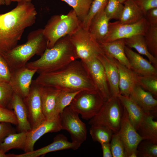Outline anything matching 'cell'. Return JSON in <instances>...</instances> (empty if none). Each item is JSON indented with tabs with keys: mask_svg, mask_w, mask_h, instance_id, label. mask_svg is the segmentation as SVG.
<instances>
[{
	"mask_svg": "<svg viewBox=\"0 0 157 157\" xmlns=\"http://www.w3.org/2000/svg\"><path fill=\"white\" fill-rule=\"evenodd\" d=\"M37 13L31 2L21 1L9 11L0 14V56L14 48L25 29L34 24Z\"/></svg>",
	"mask_w": 157,
	"mask_h": 157,
	"instance_id": "6da1fadb",
	"label": "cell"
},
{
	"mask_svg": "<svg viewBox=\"0 0 157 157\" xmlns=\"http://www.w3.org/2000/svg\"><path fill=\"white\" fill-rule=\"evenodd\" d=\"M34 81L61 90L97 92L85 63L78 59L57 70L39 74Z\"/></svg>",
	"mask_w": 157,
	"mask_h": 157,
	"instance_id": "7a4b0ae2",
	"label": "cell"
},
{
	"mask_svg": "<svg viewBox=\"0 0 157 157\" xmlns=\"http://www.w3.org/2000/svg\"><path fill=\"white\" fill-rule=\"evenodd\" d=\"M77 59L69 35H67L59 40L52 47L47 48L40 58L28 62L26 66L36 70L39 74L57 70Z\"/></svg>",
	"mask_w": 157,
	"mask_h": 157,
	"instance_id": "3957f363",
	"label": "cell"
},
{
	"mask_svg": "<svg viewBox=\"0 0 157 157\" xmlns=\"http://www.w3.org/2000/svg\"><path fill=\"white\" fill-rule=\"evenodd\" d=\"M47 48V42L43 29L39 28L31 32L25 43L17 45L3 57L12 72L25 66L35 55L41 56Z\"/></svg>",
	"mask_w": 157,
	"mask_h": 157,
	"instance_id": "277c9868",
	"label": "cell"
},
{
	"mask_svg": "<svg viewBox=\"0 0 157 157\" xmlns=\"http://www.w3.org/2000/svg\"><path fill=\"white\" fill-rule=\"evenodd\" d=\"M81 23L73 10L66 15L51 17L43 29L47 48L52 47L60 39L75 32L81 26Z\"/></svg>",
	"mask_w": 157,
	"mask_h": 157,
	"instance_id": "5b68a950",
	"label": "cell"
},
{
	"mask_svg": "<svg viewBox=\"0 0 157 157\" xmlns=\"http://www.w3.org/2000/svg\"><path fill=\"white\" fill-rule=\"evenodd\" d=\"M123 106L117 97L111 96L104 102L97 114L89 120L91 125L104 126L113 133L119 131Z\"/></svg>",
	"mask_w": 157,
	"mask_h": 157,
	"instance_id": "8992f818",
	"label": "cell"
},
{
	"mask_svg": "<svg viewBox=\"0 0 157 157\" xmlns=\"http://www.w3.org/2000/svg\"><path fill=\"white\" fill-rule=\"evenodd\" d=\"M69 37L78 59L84 63L104 54L99 42L81 26Z\"/></svg>",
	"mask_w": 157,
	"mask_h": 157,
	"instance_id": "52a82bcc",
	"label": "cell"
},
{
	"mask_svg": "<svg viewBox=\"0 0 157 157\" xmlns=\"http://www.w3.org/2000/svg\"><path fill=\"white\" fill-rule=\"evenodd\" d=\"M104 102L97 92L81 91L75 96L69 106L80 114L83 119L88 120L97 114Z\"/></svg>",
	"mask_w": 157,
	"mask_h": 157,
	"instance_id": "ba28073f",
	"label": "cell"
},
{
	"mask_svg": "<svg viewBox=\"0 0 157 157\" xmlns=\"http://www.w3.org/2000/svg\"><path fill=\"white\" fill-rule=\"evenodd\" d=\"M78 115L69 106L59 114V117L62 130L68 132L72 142L81 145L86 140L87 129Z\"/></svg>",
	"mask_w": 157,
	"mask_h": 157,
	"instance_id": "9c48e42d",
	"label": "cell"
},
{
	"mask_svg": "<svg viewBox=\"0 0 157 157\" xmlns=\"http://www.w3.org/2000/svg\"><path fill=\"white\" fill-rule=\"evenodd\" d=\"M148 25L144 17L132 24H122L119 21L109 22L108 34L103 42H109L120 39H126L137 35H144Z\"/></svg>",
	"mask_w": 157,
	"mask_h": 157,
	"instance_id": "30bf717a",
	"label": "cell"
},
{
	"mask_svg": "<svg viewBox=\"0 0 157 157\" xmlns=\"http://www.w3.org/2000/svg\"><path fill=\"white\" fill-rule=\"evenodd\" d=\"M118 132L124 143L127 157H137V147L143 139L131 124L126 110L124 106L120 128Z\"/></svg>",
	"mask_w": 157,
	"mask_h": 157,
	"instance_id": "8fae6325",
	"label": "cell"
},
{
	"mask_svg": "<svg viewBox=\"0 0 157 157\" xmlns=\"http://www.w3.org/2000/svg\"><path fill=\"white\" fill-rule=\"evenodd\" d=\"M26 106L31 129L37 127L45 120L39 86L33 80L28 95L23 99Z\"/></svg>",
	"mask_w": 157,
	"mask_h": 157,
	"instance_id": "7c38bea8",
	"label": "cell"
},
{
	"mask_svg": "<svg viewBox=\"0 0 157 157\" xmlns=\"http://www.w3.org/2000/svg\"><path fill=\"white\" fill-rule=\"evenodd\" d=\"M84 63L97 92L104 101H106L110 98L111 95L103 65L97 58Z\"/></svg>",
	"mask_w": 157,
	"mask_h": 157,
	"instance_id": "4fadbf2b",
	"label": "cell"
},
{
	"mask_svg": "<svg viewBox=\"0 0 157 157\" xmlns=\"http://www.w3.org/2000/svg\"><path fill=\"white\" fill-rule=\"evenodd\" d=\"M35 69H30L26 66L11 72L9 83L14 93L23 99L28 94L32 78L36 73Z\"/></svg>",
	"mask_w": 157,
	"mask_h": 157,
	"instance_id": "5bb4252c",
	"label": "cell"
},
{
	"mask_svg": "<svg viewBox=\"0 0 157 157\" xmlns=\"http://www.w3.org/2000/svg\"><path fill=\"white\" fill-rule=\"evenodd\" d=\"M62 130L59 115L57 117L45 120L35 129L27 131L24 153L34 150L36 142L42 135L49 133L56 132Z\"/></svg>",
	"mask_w": 157,
	"mask_h": 157,
	"instance_id": "9a60e30c",
	"label": "cell"
},
{
	"mask_svg": "<svg viewBox=\"0 0 157 157\" xmlns=\"http://www.w3.org/2000/svg\"><path fill=\"white\" fill-rule=\"evenodd\" d=\"M81 145L73 142L68 141L67 137L62 134L57 135L50 144L33 151L20 154H10V157H38L51 152L61 150L72 149L76 150Z\"/></svg>",
	"mask_w": 157,
	"mask_h": 157,
	"instance_id": "2e32d148",
	"label": "cell"
},
{
	"mask_svg": "<svg viewBox=\"0 0 157 157\" xmlns=\"http://www.w3.org/2000/svg\"><path fill=\"white\" fill-rule=\"evenodd\" d=\"M124 51L131 69L138 75H157V69L149 61L126 45Z\"/></svg>",
	"mask_w": 157,
	"mask_h": 157,
	"instance_id": "e0dca14e",
	"label": "cell"
},
{
	"mask_svg": "<svg viewBox=\"0 0 157 157\" xmlns=\"http://www.w3.org/2000/svg\"><path fill=\"white\" fill-rule=\"evenodd\" d=\"M104 68L111 96L117 97L120 94L119 88V73L114 58L104 54L97 58Z\"/></svg>",
	"mask_w": 157,
	"mask_h": 157,
	"instance_id": "ac0fdd59",
	"label": "cell"
},
{
	"mask_svg": "<svg viewBox=\"0 0 157 157\" xmlns=\"http://www.w3.org/2000/svg\"><path fill=\"white\" fill-rule=\"evenodd\" d=\"M7 108L13 110L16 117L19 132H27L31 129L27 110L23 99L14 93Z\"/></svg>",
	"mask_w": 157,
	"mask_h": 157,
	"instance_id": "d6986e66",
	"label": "cell"
},
{
	"mask_svg": "<svg viewBox=\"0 0 157 157\" xmlns=\"http://www.w3.org/2000/svg\"><path fill=\"white\" fill-rule=\"evenodd\" d=\"M129 97L146 113L154 115L157 111V100L150 92L136 84Z\"/></svg>",
	"mask_w": 157,
	"mask_h": 157,
	"instance_id": "ffe728a7",
	"label": "cell"
},
{
	"mask_svg": "<svg viewBox=\"0 0 157 157\" xmlns=\"http://www.w3.org/2000/svg\"><path fill=\"white\" fill-rule=\"evenodd\" d=\"M42 106L46 119L58 117L56 113V100L60 90L55 88L38 85Z\"/></svg>",
	"mask_w": 157,
	"mask_h": 157,
	"instance_id": "44dd1931",
	"label": "cell"
},
{
	"mask_svg": "<svg viewBox=\"0 0 157 157\" xmlns=\"http://www.w3.org/2000/svg\"><path fill=\"white\" fill-rule=\"evenodd\" d=\"M98 42L105 55L117 60L131 69L124 51L125 39H119L109 42Z\"/></svg>",
	"mask_w": 157,
	"mask_h": 157,
	"instance_id": "7402d4cb",
	"label": "cell"
},
{
	"mask_svg": "<svg viewBox=\"0 0 157 157\" xmlns=\"http://www.w3.org/2000/svg\"><path fill=\"white\" fill-rule=\"evenodd\" d=\"M119 73V88L120 94L127 97L129 96L134 86L137 84L138 75L132 70L114 58Z\"/></svg>",
	"mask_w": 157,
	"mask_h": 157,
	"instance_id": "603a6c76",
	"label": "cell"
},
{
	"mask_svg": "<svg viewBox=\"0 0 157 157\" xmlns=\"http://www.w3.org/2000/svg\"><path fill=\"white\" fill-rule=\"evenodd\" d=\"M110 20L104 9L97 13L91 20L88 31L98 42H103L106 37L108 31Z\"/></svg>",
	"mask_w": 157,
	"mask_h": 157,
	"instance_id": "cb8c5ba5",
	"label": "cell"
},
{
	"mask_svg": "<svg viewBox=\"0 0 157 157\" xmlns=\"http://www.w3.org/2000/svg\"><path fill=\"white\" fill-rule=\"evenodd\" d=\"M117 97L126 109L131 124L137 131L146 113L129 97L120 94Z\"/></svg>",
	"mask_w": 157,
	"mask_h": 157,
	"instance_id": "d4e9b609",
	"label": "cell"
},
{
	"mask_svg": "<svg viewBox=\"0 0 157 157\" xmlns=\"http://www.w3.org/2000/svg\"><path fill=\"white\" fill-rule=\"evenodd\" d=\"M154 115L146 113L137 131L143 140L157 144V121Z\"/></svg>",
	"mask_w": 157,
	"mask_h": 157,
	"instance_id": "484cf974",
	"label": "cell"
},
{
	"mask_svg": "<svg viewBox=\"0 0 157 157\" xmlns=\"http://www.w3.org/2000/svg\"><path fill=\"white\" fill-rule=\"evenodd\" d=\"M124 8L120 18L118 21L122 24L136 23L144 17L142 10L133 0H126L124 3Z\"/></svg>",
	"mask_w": 157,
	"mask_h": 157,
	"instance_id": "4316f807",
	"label": "cell"
},
{
	"mask_svg": "<svg viewBox=\"0 0 157 157\" xmlns=\"http://www.w3.org/2000/svg\"><path fill=\"white\" fill-rule=\"evenodd\" d=\"M125 45L135 49L139 53L145 55L149 61L157 69V58L152 56L149 51L143 35H137L125 39Z\"/></svg>",
	"mask_w": 157,
	"mask_h": 157,
	"instance_id": "83f0119b",
	"label": "cell"
},
{
	"mask_svg": "<svg viewBox=\"0 0 157 157\" xmlns=\"http://www.w3.org/2000/svg\"><path fill=\"white\" fill-rule=\"evenodd\" d=\"M27 132L14 133L8 135L0 143V149L5 153L14 149L24 150L25 146Z\"/></svg>",
	"mask_w": 157,
	"mask_h": 157,
	"instance_id": "f1b7e54d",
	"label": "cell"
},
{
	"mask_svg": "<svg viewBox=\"0 0 157 157\" xmlns=\"http://www.w3.org/2000/svg\"><path fill=\"white\" fill-rule=\"evenodd\" d=\"M89 131L93 140L101 144L110 142L113 133L107 127L99 125H91Z\"/></svg>",
	"mask_w": 157,
	"mask_h": 157,
	"instance_id": "f546056e",
	"label": "cell"
},
{
	"mask_svg": "<svg viewBox=\"0 0 157 157\" xmlns=\"http://www.w3.org/2000/svg\"><path fill=\"white\" fill-rule=\"evenodd\" d=\"M72 7L81 22L87 15L93 0H61Z\"/></svg>",
	"mask_w": 157,
	"mask_h": 157,
	"instance_id": "4dcf8cb0",
	"label": "cell"
},
{
	"mask_svg": "<svg viewBox=\"0 0 157 157\" xmlns=\"http://www.w3.org/2000/svg\"><path fill=\"white\" fill-rule=\"evenodd\" d=\"M143 36L149 51L157 58V25H148Z\"/></svg>",
	"mask_w": 157,
	"mask_h": 157,
	"instance_id": "1f68e13d",
	"label": "cell"
},
{
	"mask_svg": "<svg viewBox=\"0 0 157 157\" xmlns=\"http://www.w3.org/2000/svg\"><path fill=\"white\" fill-rule=\"evenodd\" d=\"M80 91H70L60 90L56 100V116H58L65 108L70 105L73 99Z\"/></svg>",
	"mask_w": 157,
	"mask_h": 157,
	"instance_id": "d6a6232c",
	"label": "cell"
},
{
	"mask_svg": "<svg viewBox=\"0 0 157 157\" xmlns=\"http://www.w3.org/2000/svg\"><path fill=\"white\" fill-rule=\"evenodd\" d=\"M137 84L144 90L151 93L155 98H157V75H138Z\"/></svg>",
	"mask_w": 157,
	"mask_h": 157,
	"instance_id": "836d02e7",
	"label": "cell"
},
{
	"mask_svg": "<svg viewBox=\"0 0 157 157\" xmlns=\"http://www.w3.org/2000/svg\"><path fill=\"white\" fill-rule=\"evenodd\" d=\"M108 0H93L89 12L86 16L82 22L81 27L88 30L91 20L98 13L104 9Z\"/></svg>",
	"mask_w": 157,
	"mask_h": 157,
	"instance_id": "e575fe53",
	"label": "cell"
},
{
	"mask_svg": "<svg viewBox=\"0 0 157 157\" xmlns=\"http://www.w3.org/2000/svg\"><path fill=\"white\" fill-rule=\"evenodd\" d=\"M124 8L123 4L118 0H108L104 11L108 18L110 20H119Z\"/></svg>",
	"mask_w": 157,
	"mask_h": 157,
	"instance_id": "d590c367",
	"label": "cell"
},
{
	"mask_svg": "<svg viewBox=\"0 0 157 157\" xmlns=\"http://www.w3.org/2000/svg\"><path fill=\"white\" fill-rule=\"evenodd\" d=\"M138 156L141 157H157V144L142 140L137 148Z\"/></svg>",
	"mask_w": 157,
	"mask_h": 157,
	"instance_id": "8d00e7d4",
	"label": "cell"
},
{
	"mask_svg": "<svg viewBox=\"0 0 157 157\" xmlns=\"http://www.w3.org/2000/svg\"><path fill=\"white\" fill-rule=\"evenodd\" d=\"M110 141L113 157H127L124 143L118 132L113 134Z\"/></svg>",
	"mask_w": 157,
	"mask_h": 157,
	"instance_id": "74e56055",
	"label": "cell"
},
{
	"mask_svg": "<svg viewBox=\"0 0 157 157\" xmlns=\"http://www.w3.org/2000/svg\"><path fill=\"white\" fill-rule=\"evenodd\" d=\"M14 93L9 82H0V106L7 108Z\"/></svg>",
	"mask_w": 157,
	"mask_h": 157,
	"instance_id": "f35d334b",
	"label": "cell"
},
{
	"mask_svg": "<svg viewBox=\"0 0 157 157\" xmlns=\"http://www.w3.org/2000/svg\"><path fill=\"white\" fill-rule=\"evenodd\" d=\"M0 122L17 125V120L13 110L0 106Z\"/></svg>",
	"mask_w": 157,
	"mask_h": 157,
	"instance_id": "ab89813d",
	"label": "cell"
},
{
	"mask_svg": "<svg viewBox=\"0 0 157 157\" xmlns=\"http://www.w3.org/2000/svg\"><path fill=\"white\" fill-rule=\"evenodd\" d=\"M11 71L7 62L0 56V82H9Z\"/></svg>",
	"mask_w": 157,
	"mask_h": 157,
	"instance_id": "60d3db41",
	"label": "cell"
},
{
	"mask_svg": "<svg viewBox=\"0 0 157 157\" xmlns=\"http://www.w3.org/2000/svg\"><path fill=\"white\" fill-rule=\"evenodd\" d=\"M144 15L149 10L157 8V0H133Z\"/></svg>",
	"mask_w": 157,
	"mask_h": 157,
	"instance_id": "b9f144b4",
	"label": "cell"
},
{
	"mask_svg": "<svg viewBox=\"0 0 157 157\" xmlns=\"http://www.w3.org/2000/svg\"><path fill=\"white\" fill-rule=\"evenodd\" d=\"M11 124L7 122L0 123V143L8 135L14 133V131Z\"/></svg>",
	"mask_w": 157,
	"mask_h": 157,
	"instance_id": "7bdbcfd3",
	"label": "cell"
},
{
	"mask_svg": "<svg viewBox=\"0 0 157 157\" xmlns=\"http://www.w3.org/2000/svg\"><path fill=\"white\" fill-rule=\"evenodd\" d=\"M144 18L149 25H157V8L148 10L144 15Z\"/></svg>",
	"mask_w": 157,
	"mask_h": 157,
	"instance_id": "ee69618b",
	"label": "cell"
},
{
	"mask_svg": "<svg viewBox=\"0 0 157 157\" xmlns=\"http://www.w3.org/2000/svg\"><path fill=\"white\" fill-rule=\"evenodd\" d=\"M103 157H113L111 150L110 142L101 144Z\"/></svg>",
	"mask_w": 157,
	"mask_h": 157,
	"instance_id": "f6af8a7d",
	"label": "cell"
},
{
	"mask_svg": "<svg viewBox=\"0 0 157 157\" xmlns=\"http://www.w3.org/2000/svg\"><path fill=\"white\" fill-rule=\"evenodd\" d=\"M0 157H9V154H6L0 149Z\"/></svg>",
	"mask_w": 157,
	"mask_h": 157,
	"instance_id": "bcb514c9",
	"label": "cell"
},
{
	"mask_svg": "<svg viewBox=\"0 0 157 157\" xmlns=\"http://www.w3.org/2000/svg\"><path fill=\"white\" fill-rule=\"evenodd\" d=\"M32 0H11V2H19L21 1H26L27 2H31Z\"/></svg>",
	"mask_w": 157,
	"mask_h": 157,
	"instance_id": "7dc6e473",
	"label": "cell"
},
{
	"mask_svg": "<svg viewBox=\"0 0 157 157\" xmlns=\"http://www.w3.org/2000/svg\"><path fill=\"white\" fill-rule=\"evenodd\" d=\"M5 4L6 6L9 5L11 2V0H4Z\"/></svg>",
	"mask_w": 157,
	"mask_h": 157,
	"instance_id": "c3c4849f",
	"label": "cell"
},
{
	"mask_svg": "<svg viewBox=\"0 0 157 157\" xmlns=\"http://www.w3.org/2000/svg\"><path fill=\"white\" fill-rule=\"evenodd\" d=\"M5 4L4 0H0V6L3 5Z\"/></svg>",
	"mask_w": 157,
	"mask_h": 157,
	"instance_id": "681fc988",
	"label": "cell"
},
{
	"mask_svg": "<svg viewBox=\"0 0 157 157\" xmlns=\"http://www.w3.org/2000/svg\"><path fill=\"white\" fill-rule=\"evenodd\" d=\"M122 3L123 4L126 0H118Z\"/></svg>",
	"mask_w": 157,
	"mask_h": 157,
	"instance_id": "f907efd6",
	"label": "cell"
}]
</instances>
